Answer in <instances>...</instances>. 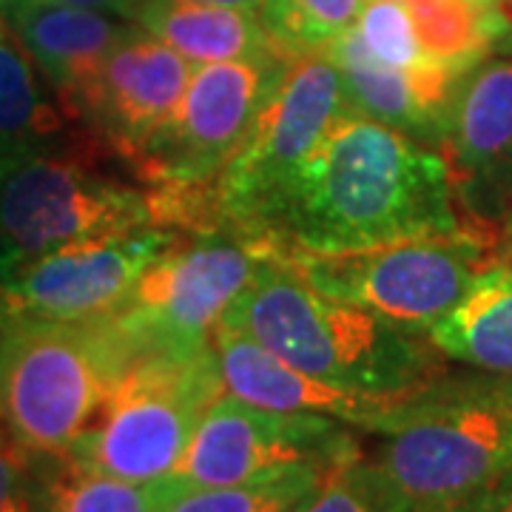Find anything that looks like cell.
Returning a JSON list of instances; mask_svg holds the SVG:
<instances>
[{"label": "cell", "instance_id": "6da1fadb", "mask_svg": "<svg viewBox=\"0 0 512 512\" xmlns=\"http://www.w3.org/2000/svg\"><path fill=\"white\" fill-rule=\"evenodd\" d=\"M436 146L348 109L254 222L285 254H350L464 225Z\"/></svg>", "mask_w": 512, "mask_h": 512}, {"label": "cell", "instance_id": "7a4b0ae2", "mask_svg": "<svg viewBox=\"0 0 512 512\" xmlns=\"http://www.w3.org/2000/svg\"><path fill=\"white\" fill-rule=\"evenodd\" d=\"M222 325L313 379L350 390L404 396L447 373V356L430 336L313 288L285 254L239 293Z\"/></svg>", "mask_w": 512, "mask_h": 512}, {"label": "cell", "instance_id": "3957f363", "mask_svg": "<svg viewBox=\"0 0 512 512\" xmlns=\"http://www.w3.org/2000/svg\"><path fill=\"white\" fill-rule=\"evenodd\" d=\"M365 456L396 512H441L512 473V376L444 373L384 416Z\"/></svg>", "mask_w": 512, "mask_h": 512}, {"label": "cell", "instance_id": "277c9868", "mask_svg": "<svg viewBox=\"0 0 512 512\" xmlns=\"http://www.w3.org/2000/svg\"><path fill=\"white\" fill-rule=\"evenodd\" d=\"M131 362L111 316L15 313L0 330V427L26 453H69Z\"/></svg>", "mask_w": 512, "mask_h": 512}, {"label": "cell", "instance_id": "5b68a950", "mask_svg": "<svg viewBox=\"0 0 512 512\" xmlns=\"http://www.w3.org/2000/svg\"><path fill=\"white\" fill-rule=\"evenodd\" d=\"M109 160L97 137L0 160L3 285L37 256L151 228L148 191L111 174Z\"/></svg>", "mask_w": 512, "mask_h": 512}, {"label": "cell", "instance_id": "8992f818", "mask_svg": "<svg viewBox=\"0 0 512 512\" xmlns=\"http://www.w3.org/2000/svg\"><path fill=\"white\" fill-rule=\"evenodd\" d=\"M222 393L214 348L137 356L66 456L126 481L168 478L183 461L202 413Z\"/></svg>", "mask_w": 512, "mask_h": 512}, {"label": "cell", "instance_id": "52a82bcc", "mask_svg": "<svg viewBox=\"0 0 512 512\" xmlns=\"http://www.w3.org/2000/svg\"><path fill=\"white\" fill-rule=\"evenodd\" d=\"M313 288L430 336L487 265L501 254V228L467 220L453 231L350 254H285Z\"/></svg>", "mask_w": 512, "mask_h": 512}, {"label": "cell", "instance_id": "ba28073f", "mask_svg": "<svg viewBox=\"0 0 512 512\" xmlns=\"http://www.w3.org/2000/svg\"><path fill=\"white\" fill-rule=\"evenodd\" d=\"M285 254L274 239L245 234L183 237L151 262L120 311L109 313L137 356L211 348V333L256 274Z\"/></svg>", "mask_w": 512, "mask_h": 512}, {"label": "cell", "instance_id": "9c48e42d", "mask_svg": "<svg viewBox=\"0 0 512 512\" xmlns=\"http://www.w3.org/2000/svg\"><path fill=\"white\" fill-rule=\"evenodd\" d=\"M296 57L268 52L251 60L202 63L191 74L177 109L128 163L143 188L200 185L245 146L256 117L268 106Z\"/></svg>", "mask_w": 512, "mask_h": 512}, {"label": "cell", "instance_id": "30bf717a", "mask_svg": "<svg viewBox=\"0 0 512 512\" xmlns=\"http://www.w3.org/2000/svg\"><path fill=\"white\" fill-rule=\"evenodd\" d=\"M362 453L350 424L279 413L222 393L202 413L171 476L183 487H237L288 476H322Z\"/></svg>", "mask_w": 512, "mask_h": 512}, {"label": "cell", "instance_id": "8fae6325", "mask_svg": "<svg viewBox=\"0 0 512 512\" xmlns=\"http://www.w3.org/2000/svg\"><path fill=\"white\" fill-rule=\"evenodd\" d=\"M339 69L322 52L291 63L239 154L211 180L222 228L254 237L259 211L291 180L328 128L348 111Z\"/></svg>", "mask_w": 512, "mask_h": 512}, {"label": "cell", "instance_id": "7c38bea8", "mask_svg": "<svg viewBox=\"0 0 512 512\" xmlns=\"http://www.w3.org/2000/svg\"><path fill=\"white\" fill-rule=\"evenodd\" d=\"M188 234L140 228L37 256L6 282L15 313L43 319H92L120 311L151 262Z\"/></svg>", "mask_w": 512, "mask_h": 512}, {"label": "cell", "instance_id": "4fadbf2b", "mask_svg": "<svg viewBox=\"0 0 512 512\" xmlns=\"http://www.w3.org/2000/svg\"><path fill=\"white\" fill-rule=\"evenodd\" d=\"M194 69L197 63L134 26L111 49L83 94L77 123L128 168L143 143L177 109Z\"/></svg>", "mask_w": 512, "mask_h": 512}, {"label": "cell", "instance_id": "5bb4252c", "mask_svg": "<svg viewBox=\"0 0 512 512\" xmlns=\"http://www.w3.org/2000/svg\"><path fill=\"white\" fill-rule=\"evenodd\" d=\"M439 151L458 208L501 228L512 211V60L478 63L461 80Z\"/></svg>", "mask_w": 512, "mask_h": 512}, {"label": "cell", "instance_id": "9a60e30c", "mask_svg": "<svg viewBox=\"0 0 512 512\" xmlns=\"http://www.w3.org/2000/svg\"><path fill=\"white\" fill-rule=\"evenodd\" d=\"M325 55L339 69L350 109L436 148L458 86L473 72L439 60L421 66H387L367 52L353 26L325 46Z\"/></svg>", "mask_w": 512, "mask_h": 512}, {"label": "cell", "instance_id": "2e32d148", "mask_svg": "<svg viewBox=\"0 0 512 512\" xmlns=\"http://www.w3.org/2000/svg\"><path fill=\"white\" fill-rule=\"evenodd\" d=\"M211 348L220 365L222 387L231 396L279 413L325 416L350 424L353 430L373 433V427L384 416H390L404 396H410V393L404 396L367 393V390H350V387L313 379L288 362H282L274 353H268L262 345H256L251 336L222 322L211 333Z\"/></svg>", "mask_w": 512, "mask_h": 512}, {"label": "cell", "instance_id": "e0dca14e", "mask_svg": "<svg viewBox=\"0 0 512 512\" xmlns=\"http://www.w3.org/2000/svg\"><path fill=\"white\" fill-rule=\"evenodd\" d=\"M0 12L12 23L74 123L77 106L83 94L89 92L103 60L137 26L131 20L94 9L32 0H6L0 3Z\"/></svg>", "mask_w": 512, "mask_h": 512}, {"label": "cell", "instance_id": "ac0fdd59", "mask_svg": "<svg viewBox=\"0 0 512 512\" xmlns=\"http://www.w3.org/2000/svg\"><path fill=\"white\" fill-rule=\"evenodd\" d=\"M89 137H94L92 131L69 117L18 32L0 12V160L74 146Z\"/></svg>", "mask_w": 512, "mask_h": 512}, {"label": "cell", "instance_id": "d6986e66", "mask_svg": "<svg viewBox=\"0 0 512 512\" xmlns=\"http://www.w3.org/2000/svg\"><path fill=\"white\" fill-rule=\"evenodd\" d=\"M134 23L197 66L279 52L256 12L231 6L194 0H140Z\"/></svg>", "mask_w": 512, "mask_h": 512}, {"label": "cell", "instance_id": "ffe728a7", "mask_svg": "<svg viewBox=\"0 0 512 512\" xmlns=\"http://www.w3.org/2000/svg\"><path fill=\"white\" fill-rule=\"evenodd\" d=\"M430 342L450 362L512 376V259L487 265L470 282L430 330Z\"/></svg>", "mask_w": 512, "mask_h": 512}, {"label": "cell", "instance_id": "44dd1931", "mask_svg": "<svg viewBox=\"0 0 512 512\" xmlns=\"http://www.w3.org/2000/svg\"><path fill=\"white\" fill-rule=\"evenodd\" d=\"M180 490L174 476L126 481L74 464L66 453H29V493L35 512H163Z\"/></svg>", "mask_w": 512, "mask_h": 512}, {"label": "cell", "instance_id": "7402d4cb", "mask_svg": "<svg viewBox=\"0 0 512 512\" xmlns=\"http://www.w3.org/2000/svg\"><path fill=\"white\" fill-rule=\"evenodd\" d=\"M421 49L430 60L476 69L501 35L510 32L490 0H407Z\"/></svg>", "mask_w": 512, "mask_h": 512}, {"label": "cell", "instance_id": "603a6c76", "mask_svg": "<svg viewBox=\"0 0 512 512\" xmlns=\"http://www.w3.org/2000/svg\"><path fill=\"white\" fill-rule=\"evenodd\" d=\"M365 0H262L259 20L288 57L322 52L356 23Z\"/></svg>", "mask_w": 512, "mask_h": 512}, {"label": "cell", "instance_id": "cb8c5ba5", "mask_svg": "<svg viewBox=\"0 0 512 512\" xmlns=\"http://www.w3.org/2000/svg\"><path fill=\"white\" fill-rule=\"evenodd\" d=\"M325 476V473H322ZM322 476H288L237 487H183L163 512H296Z\"/></svg>", "mask_w": 512, "mask_h": 512}, {"label": "cell", "instance_id": "d4e9b609", "mask_svg": "<svg viewBox=\"0 0 512 512\" xmlns=\"http://www.w3.org/2000/svg\"><path fill=\"white\" fill-rule=\"evenodd\" d=\"M296 512H396L382 478L370 467L365 450L336 464Z\"/></svg>", "mask_w": 512, "mask_h": 512}, {"label": "cell", "instance_id": "484cf974", "mask_svg": "<svg viewBox=\"0 0 512 512\" xmlns=\"http://www.w3.org/2000/svg\"><path fill=\"white\" fill-rule=\"evenodd\" d=\"M353 29L367 52L387 66H421L430 60L421 49L416 26L404 3L365 0Z\"/></svg>", "mask_w": 512, "mask_h": 512}, {"label": "cell", "instance_id": "4316f807", "mask_svg": "<svg viewBox=\"0 0 512 512\" xmlns=\"http://www.w3.org/2000/svg\"><path fill=\"white\" fill-rule=\"evenodd\" d=\"M0 512H35L29 493V453L0 427Z\"/></svg>", "mask_w": 512, "mask_h": 512}, {"label": "cell", "instance_id": "83f0119b", "mask_svg": "<svg viewBox=\"0 0 512 512\" xmlns=\"http://www.w3.org/2000/svg\"><path fill=\"white\" fill-rule=\"evenodd\" d=\"M441 512H512V473L501 476L498 481L481 487Z\"/></svg>", "mask_w": 512, "mask_h": 512}, {"label": "cell", "instance_id": "f1b7e54d", "mask_svg": "<svg viewBox=\"0 0 512 512\" xmlns=\"http://www.w3.org/2000/svg\"><path fill=\"white\" fill-rule=\"evenodd\" d=\"M6 3V0H0ZM32 3H52V6H77V9H94V12H106V15H117V18L131 20L134 23V12L140 6V0H32Z\"/></svg>", "mask_w": 512, "mask_h": 512}, {"label": "cell", "instance_id": "f546056e", "mask_svg": "<svg viewBox=\"0 0 512 512\" xmlns=\"http://www.w3.org/2000/svg\"><path fill=\"white\" fill-rule=\"evenodd\" d=\"M194 3H214V6H231V9H245V12H256V15H259V6H262V0H194Z\"/></svg>", "mask_w": 512, "mask_h": 512}, {"label": "cell", "instance_id": "4dcf8cb0", "mask_svg": "<svg viewBox=\"0 0 512 512\" xmlns=\"http://www.w3.org/2000/svg\"><path fill=\"white\" fill-rule=\"evenodd\" d=\"M12 316H15V305H12V299H9L6 285L0 282V330H3V325H6Z\"/></svg>", "mask_w": 512, "mask_h": 512}, {"label": "cell", "instance_id": "1f68e13d", "mask_svg": "<svg viewBox=\"0 0 512 512\" xmlns=\"http://www.w3.org/2000/svg\"><path fill=\"white\" fill-rule=\"evenodd\" d=\"M501 254L512 256V211L507 220L501 222Z\"/></svg>", "mask_w": 512, "mask_h": 512}, {"label": "cell", "instance_id": "d6a6232c", "mask_svg": "<svg viewBox=\"0 0 512 512\" xmlns=\"http://www.w3.org/2000/svg\"><path fill=\"white\" fill-rule=\"evenodd\" d=\"M490 3L504 15V20H507V26H510L512 32V0H490ZM510 32H507V35H510Z\"/></svg>", "mask_w": 512, "mask_h": 512}, {"label": "cell", "instance_id": "836d02e7", "mask_svg": "<svg viewBox=\"0 0 512 512\" xmlns=\"http://www.w3.org/2000/svg\"><path fill=\"white\" fill-rule=\"evenodd\" d=\"M396 3H407V0H396Z\"/></svg>", "mask_w": 512, "mask_h": 512}, {"label": "cell", "instance_id": "e575fe53", "mask_svg": "<svg viewBox=\"0 0 512 512\" xmlns=\"http://www.w3.org/2000/svg\"><path fill=\"white\" fill-rule=\"evenodd\" d=\"M510 46H512V32H510Z\"/></svg>", "mask_w": 512, "mask_h": 512}, {"label": "cell", "instance_id": "d590c367", "mask_svg": "<svg viewBox=\"0 0 512 512\" xmlns=\"http://www.w3.org/2000/svg\"><path fill=\"white\" fill-rule=\"evenodd\" d=\"M507 259H512V256H507Z\"/></svg>", "mask_w": 512, "mask_h": 512}]
</instances>
